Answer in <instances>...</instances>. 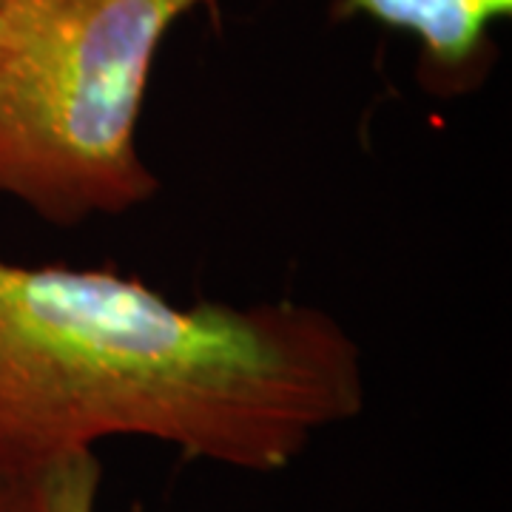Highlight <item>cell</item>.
<instances>
[{"mask_svg": "<svg viewBox=\"0 0 512 512\" xmlns=\"http://www.w3.org/2000/svg\"><path fill=\"white\" fill-rule=\"evenodd\" d=\"M214 0H0V197L72 228L160 191L140 154L168 29Z\"/></svg>", "mask_w": 512, "mask_h": 512, "instance_id": "obj_2", "label": "cell"}, {"mask_svg": "<svg viewBox=\"0 0 512 512\" xmlns=\"http://www.w3.org/2000/svg\"><path fill=\"white\" fill-rule=\"evenodd\" d=\"M365 402L362 348L322 308L177 305L114 268L0 256V470L148 439L279 473Z\"/></svg>", "mask_w": 512, "mask_h": 512, "instance_id": "obj_1", "label": "cell"}, {"mask_svg": "<svg viewBox=\"0 0 512 512\" xmlns=\"http://www.w3.org/2000/svg\"><path fill=\"white\" fill-rule=\"evenodd\" d=\"M103 461L94 450L0 470V512H97Z\"/></svg>", "mask_w": 512, "mask_h": 512, "instance_id": "obj_4", "label": "cell"}, {"mask_svg": "<svg viewBox=\"0 0 512 512\" xmlns=\"http://www.w3.org/2000/svg\"><path fill=\"white\" fill-rule=\"evenodd\" d=\"M339 9L416 37L424 83L456 94L481 83L493 66L490 26L510 18L512 0H342Z\"/></svg>", "mask_w": 512, "mask_h": 512, "instance_id": "obj_3", "label": "cell"}]
</instances>
